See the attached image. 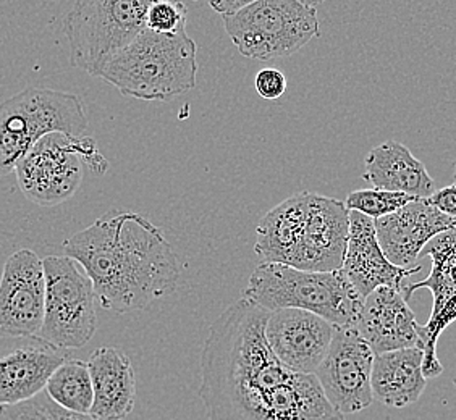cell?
I'll return each mask as SVG.
<instances>
[{
    "mask_svg": "<svg viewBox=\"0 0 456 420\" xmlns=\"http://www.w3.org/2000/svg\"><path fill=\"white\" fill-rule=\"evenodd\" d=\"M43 262L45 322L37 336L61 350L83 348L91 342L97 328V298L93 280L69 255H47Z\"/></svg>",
    "mask_w": 456,
    "mask_h": 420,
    "instance_id": "30bf717a",
    "label": "cell"
},
{
    "mask_svg": "<svg viewBox=\"0 0 456 420\" xmlns=\"http://www.w3.org/2000/svg\"><path fill=\"white\" fill-rule=\"evenodd\" d=\"M198 45L186 29L174 35L141 31L97 73L123 96L167 102L196 88Z\"/></svg>",
    "mask_w": 456,
    "mask_h": 420,
    "instance_id": "277c9868",
    "label": "cell"
},
{
    "mask_svg": "<svg viewBox=\"0 0 456 420\" xmlns=\"http://www.w3.org/2000/svg\"><path fill=\"white\" fill-rule=\"evenodd\" d=\"M374 356L356 327H337L330 348L314 376L329 403L343 416L364 411L374 401L370 385Z\"/></svg>",
    "mask_w": 456,
    "mask_h": 420,
    "instance_id": "8fae6325",
    "label": "cell"
},
{
    "mask_svg": "<svg viewBox=\"0 0 456 420\" xmlns=\"http://www.w3.org/2000/svg\"><path fill=\"white\" fill-rule=\"evenodd\" d=\"M337 327L324 317L303 309L271 311L265 338L283 366L299 374H316Z\"/></svg>",
    "mask_w": 456,
    "mask_h": 420,
    "instance_id": "9a60e30c",
    "label": "cell"
},
{
    "mask_svg": "<svg viewBox=\"0 0 456 420\" xmlns=\"http://www.w3.org/2000/svg\"><path fill=\"white\" fill-rule=\"evenodd\" d=\"M426 201L440 210L442 214L456 219V182L447 188H442L439 191L430 194L429 198H426Z\"/></svg>",
    "mask_w": 456,
    "mask_h": 420,
    "instance_id": "4316f807",
    "label": "cell"
},
{
    "mask_svg": "<svg viewBox=\"0 0 456 420\" xmlns=\"http://www.w3.org/2000/svg\"><path fill=\"white\" fill-rule=\"evenodd\" d=\"M243 296L267 311L289 307L309 311L335 327H356L364 303L342 269L301 271L275 262L256 267Z\"/></svg>",
    "mask_w": 456,
    "mask_h": 420,
    "instance_id": "5b68a950",
    "label": "cell"
},
{
    "mask_svg": "<svg viewBox=\"0 0 456 420\" xmlns=\"http://www.w3.org/2000/svg\"><path fill=\"white\" fill-rule=\"evenodd\" d=\"M418 325L402 289L379 287L364 299L356 330L380 354L419 346Z\"/></svg>",
    "mask_w": 456,
    "mask_h": 420,
    "instance_id": "ac0fdd59",
    "label": "cell"
},
{
    "mask_svg": "<svg viewBox=\"0 0 456 420\" xmlns=\"http://www.w3.org/2000/svg\"><path fill=\"white\" fill-rule=\"evenodd\" d=\"M4 408L12 420H99L91 414H79L61 408L45 390L27 401Z\"/></svg>",
    "mask_w": 456,
    "mask_h": 420,
    "instance_id": "cb8c5ba5",
    "label": "cell"
},
{
    "mask_svg": "<svg viewBox=\"0 0 456 420\" xmlns=\"http://www.w3.org/2000/svg\"><path fill=\"white\" fill-rule=\"evenodd\" d=\"M67 359L69 350L37 335L0 332V406L21 403L41 393L53 370Z\"/></svg>",
    "mask_w": 456,
    "mask_h": 420,
    "instance_id": "5bb4252c",
    "label": "cell"
},
{
    "mask_svg": "<svg viewBox=\"0 0 456 420\" xmlns=\"http://www.w3.org/2000/svg\"><path fill=\"white\" fill-rule=\"evenodd\" d=\"M222 21L238 52L251 61L285 59L321 36L316 7L301 0H255Z\"/></svg>",
    "mask_w": 456,
    "mask_h": 420,
    "instance_id": "52a82bcc",
    "label": "cell"
},
{
    "mask_svg": "<svg viewBox=\"0 0 456 420\" xmlns=\"http://www.w3.org/2000/svg\"><path fill=\"white\" fill-rule=\"evenodd\" d=\"M414 199H419V198L396 193V191L379 190V188H369V190H358L348 194L345 206L350 210H356L368 215L372 220H378L402 209Z\"/></svg>",
    "mask_w": 456,
    "mask_h": 420,
    "instance_id": "603a6c76",
    "label": "cell"
},
{
    "mask_svg": "<svg viewBox=\"0 0 456 420\" xmlns=\"http://www.w3.org/2000/svg\"><path fill=\"white\" fill-rule=\"evenodd\" d=\"M303 4H307V5H311V7H317V5H321V4H324L327 0H301Z\"/></svg>",
    "mask_w": 456,
    "mask_h": 420,
    "instance_id": "f1b7e54d",
    "label": "cell"
},
{
    "mask_svg": "<svg viewBox=\"0 0 456 420\" xmlns=\"http://www.w3.org/2000/svg\"><path fill=\"white\" fill-rule=\"evenodd\" d=\"M255 89L265 101H277L287 91V77L277 69H263L256 73Z\"/></svg>",
    "mask_w": 456,
    "mask_h": 420,
    "instance_id": "484cf974",
    "label": "cell"
},
{
    "mask_svg": "<svg viewBox=\"0 0 456 420\" xmlns=\"http://www.w3.org/2000/svg\"><path fill=\"white\" fill-rule=\"evenodd\" d=\"M419 271L421 265L403 269L390 262L379 245L374 220L350 210V233L342 271L361 298H368L379 287L402 289L404 279Z\"/></svg>",
    "mask_w": 456,
    "mask_h": 420,
    "instance_id": "e0dca14e",
    "label": "cell"
},
{
    "mask_svg": "<svg viewBox=\"0 0 456 420\" xmlns=\"http://www.w3.org/2000/svg\"><path fill=\"white\" fill-rule=\"evenodd\" d=\"M455 166V182H456V162H455V166Z\"/></svg>",
    "mask_w": 456,
    "mask_h": 420,
    "instance_id": "4dcf8cb0",
    "label": "cell"
},
{
    "mask_svg": "<svg viewBox=\"0 0 456 420\" xmlns=\"http://www.w3.org/2000/svg\"><path fill=\"white\" fill-rule=\"evenodd\" d=\"M374 225L387 259L398 267L412 269L430 239L455 227L456 219L426 199H414L394 214L374 220Z\"/></svg>",
    "mask_w": 456,
    "mask_h": 420,
    "instance_id": "2e32d148",
    "label": "cell"
},
{
    "mask_svg": "<svg viewBox=\"0 0 456 420\" xmlns=\"http://www.w3.org/2000/svg\"><path fill=\"white\" fill-rule=\"evenodd\" d=\"M188 25V9L182 0H152L146 13V28L160 33L174 35L184 31Z\"/></svg>",
    "mask_w": 456,
    "mask_h": 420,
    "instance_id": "d4e9b609",
    "label": "cell"
},
{
    "mask_svg": "<svg viewBox=\"0 0 456 420\" xmlns=\"http://www.w3.org/2000/svg\"><path fill=\"white\" fill-rule=\"evenodd\" d=\"M94 401L89 414L99 420H122L136 401V376L132 359L112 346L94 351L88 360Z\"/></svg>",
    "mask_w": 456,
    "mask_h": 420,
    "instance_id": "d6986e66",
    "label": "cell"
},
{
    "mask_svg": "<svg viewBox=\"0 0 456 420\" xmlns=\"http://www.w3.org/2000/svg\"><path fill=\"white\" fill-rule=\"evenodd\" d=\"M350 209L317 193H297L264 215L255 253L264 262L301 271H340L348 245Z\"/></svg>",
    "mask_w": 456,
    "mask_h": 420,
    "instance_id": "3957f363",
    "label": "cell"
},
{
    "mask_svg": "<svg viewBox=\"0 0 456 420\" xmlns=\"http://www.w3.org/2000/svg\"><path fill=\"white\" fill-rule=\"evenodd\" d=\"M271 311L238 299L211 325L201 351V400L211 420H346L314 374L283 366L265 338Z\"/></svg>",
    "mask_w": 456,
    "mask_h": 420,
    "instance_id": "6da1fadb",
    "label": "cell"
},
{
    "mask_svg": "<svg viewBox=\"0 0 456 420\" xmlns=\"http://www.w3.org/2000/svg\"><path fill=\"white\" fill-rule=\"evenodd\" d=\"M45 262L31 249L10 255L0 275V332L35 336L45 322Z\"/></svg>",
    "mask_w": 456,
    "mask_h": 420,
    "instance_id": "4fadbf2b",
    "label": "cell"
},
{
    "mask_svg": "<svg viewBox=\"0 0 456 420\" xmlns=\"http://www.w3.org/2000/svg\"><path fill=\"white\" fill-rule=\"evenodd\" d=\"M45 392L61 408L79 414H89L94 401V390L88 362L70 358L61 362L49 376Z\"/></svg>",
    "mask_w": 456,
    "mask_h": 420,
    "instance_id": "7402d4cb",
    "label": "cell"
},
{
    "mask_svg": "<svg viewBox=\"0 0 456 420\" xmlns=\"http://www.w3.org/2000/svg\"><path fill=\"white\" fill-rule=\"evenodd\" d=\"M88 117L78 96L47 88H27L0 104V175L51 133L85 136Z\"/></svg>",
    "mask_w": 456,
    "mask_h": 420,
    "instance_id": "8992f818",
    "label": "cell"
},
{
    "mask_svg": "<svg viewBox=\"0 0 456 420\" xmlns=\"http://www.w3.org/2000/svg\"><path fill=\"white\" fill-rule=\"evenodd\" d=\"M212 10H216L220 15H230L235 13L246 5H249L255 0H206Z\"/></svg>",
    "mask_w": 456,
    "mask_h": 420,
    "instance_id": "83f0119b",
    "label": "cell"
},
{
    "mask_svg": "<svg viewBox=\"0 0 456 420\" xmlns=\"http://www.w3.org/2000/svg\"><path fill=\"white\" fill-rule=\"evenodd\" d=\"M453 385H455V388H456V378H455V380H453Z\"/></svg>",
    "mask_w": 456,
    "mask_h": 420,
    "instance_id": "1f68e13d",
    "label": "cell"
},
{
    "mask_svg": "<svg viewBox=\"0 0 456 420\" xmlns=\"http://www.w3.org/2000/svg\"><path fill=\"white\" fill-rule=\"evenodd\" d=\"M85 269L101 306L117 314L142 311L176 289L180 263L160 228L146 215L112 209L63 241Z\"/></svg>",
    "mask_w": 456,
    "mask_h": 420,
    "instance_id": "7a4b0ae2",
    "label": "cell"
},
{
    "mask_svg": "<svg viewBox=\"0 0 456 420\" xmlns=\"http://www.w3.org/2000/svg\"><path fill=\"white\" fill-rule=\"evenodd\" d=\"M362 180L372 188L410 194L419 199L436 193V182L419 158L402 142L386 141L369 150Z\"/></svg>",
    "mask_w": 456,
    "mask_h": 420,
    "instance_id": "ffe728a7",
    "label": "cell"
},
{
    "mask_svg": "<svg viewBox=\"0 0 456 420\" xmlns=\"http://www.w3.org/2000/svg\"><path fill=\"white\" fill-rule=\"evenodd\" d=\"M422 360L424 352L419 346L376 354L370 376L374 398L388 408L416 403L428 385Z\"/></svg>",
    "mask_w": 456,
    "mask_h": 420,
    "instance_id": "44dd1931",
    "label": "cell"
},
{
    "mask_svg": "<svg viewBox=\"0 0 456 420\" xmlns=\"http://www.w3.org/2000/svg\"><path fill=\"white\" fill-rule=\"evenodd\" d=\"M421 255H429L432 261L429 277L402 287L404 298H411L418 289H429L434 298L432 312L426 325H418L419 348L424 352L422 372L426 378L439 376L444 368L437 358L439 336L450 325L456 322V225L430 239Z\"/></svg>",
    "mask_w": 456,
    "mask_h": 420,
    "instance_id": "7c38bea8",
    "label": "cell"
},
{
    "mask_svg": "<svg viewBox=\"0 0 456 420\" xmlns=\"http://www.w3.org/2000/svg\"><path fill=\"white\" fill-rule=\"evenodd\" d=\"M85 166L94 175L109 168L96 141L89 136L51 133L36 142L18 162V186L28 201L53 207L71 199L83 182Z\"/></svg>",
    "mask_w": 456,
    "mask_h": 420,
    "instance_id": "ba28073f",
    "label": "cell"
},
{
    "mask_svg": "<svg viewBox=\"0 0 456 420\" xmlns=\"http://www.w3.org/2000/svg\"><path fill=\"white\" fill-rule=\"evenodd\" d=\"M152 0H75L65 18L71 67L97 77L110 57L146 29Z\"/></svg>",
    "mask_w": 456,
    "mask_h": 420,
    "instance_id": "9c48e42d",
    "label": "cell"
},
{
    "mask_svg": "<svg viewBox=\"0 0 456 420\" xmlns=\"http://www.w3.org/2000/svg\"><path fill=\"white\" fill-rule=\"evenodd\" d=\"M0 420H12L10 419L9 414L5 411V408L4 406H0Z\"/></svg>",
    "mask_w": 456,
    "mask_h": 420,
    "instance_id": "f546056e",
    "label": "cell"
}]
</instances>
